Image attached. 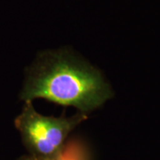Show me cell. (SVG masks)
<instances>
[{
  "label": "cell",
  "mask_w": 160,
  "mask_h": 160,
  "mask_svg": "<svg viewBox=\"0 0 160 160\" xmlns=\"http://www.w3.org/2000/svg\"><path fill=\"white\" fill-rule=\"evenodd\" d=\"M112 96L101 71L71 52L61 49L40 53L27 70L21 99H46L82 113L97 109Z\"/></svg>",
  "instance_id": "obj_1"
},
{
  "label": "cell",
  "mask_w": 160,
  "mask_h": 160,
  "mask_svg": "<svg viewBox=\"0 0 160 160\" xmlns=\"http://www.w3.org/2000/svg\"><path fill=\"white\" fill-rule=\"evenodd\" d=\"M18 160H43V159H40V158H36V157H33V156H31V155H27V156H22V157H21Z\"/></svg>",
  "instance_id": "obj_4"
},
{
  "label": "cell",
  "mask_w": 160,
  "mask_h": 160,
  "mask_svg": "<svg viewBox=\"0 0 160 160\" xmlns=\"http://www.w3.org/2000/svg\"><path fill=\"white\" fill-rule=\"evenodd\" d=\"M54 160H88L86 149L79 142L71 141L66 143L61 154Z\"/></svg>",
  "instance_id": "obj_3"
},
{
  "label": "cell",
  "mask_w": 160,
  "mask_h": 160,
  "mask_svg": "<svg viewBox=\"0 0 160 160\" xmlns=\"http://www.w3.org/2000/svg\"><path fill=\"white\" fill-rule=\"evenodd\" d=\"M86 119L87 115L82 112L69 118L43 116L34 109L32 102H25L14 125L29 155L54 160L65 147L69 133Z\"/></svg>",
  "instance_id": "obj_2"
}]
</instances>
